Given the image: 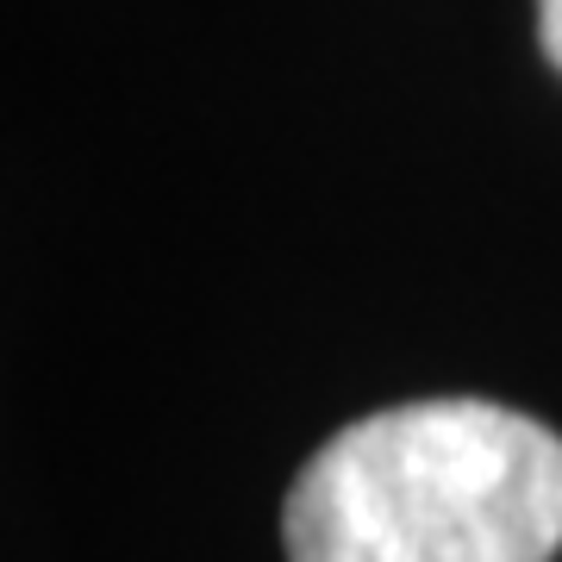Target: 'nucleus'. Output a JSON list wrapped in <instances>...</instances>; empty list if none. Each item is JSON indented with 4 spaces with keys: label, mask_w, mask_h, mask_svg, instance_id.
Listing matches in <instances>:
<instances>
[{
    "label": "nucleus",
    "mask_w": 562,
    "mask_h": 562,
    "mask_svg": "<svg viewBox=\"0 0 562 562\" xmlns=\"http://www.w3.org/2000/svg\"><path fill=\"white\" fill-rule=\"evenodd\" d=\"M288 562H550L562 438L494 401H419L344 425L281 506Z\"/></svg>",
    "instance_id": "1"
},
{
    "label": "nucleus",
    "mask_w": 562,
    "mask_h": 562,
    "mask_svg": "<svg viewBox=\"0 0 562 562\" xmlns=\"http://www.w3.org/2000/svg\"><path fill=\"white\" fill-rule=\"evenodd\" d=\"M538 38L550 50V63L562 69V0H538Z\"/></svg>",
    "instance_id": "2"
}]
</instances>
